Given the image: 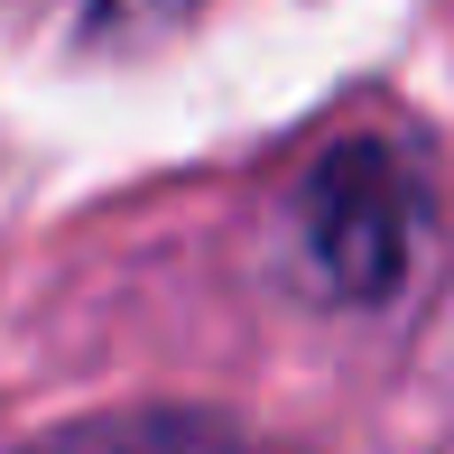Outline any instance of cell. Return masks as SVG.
I'll return each instance as SVG.
<instances>
[{
	"instance_id": "obj_2",
	"label": "cell",
	"mask_w": 454,
	"mask_h": 454,
	"mask_svg": "<svg viewBox=\"0 0 454 454\" xmlns=\"http://www.w3.org/2000/svg\"><path fill=\"white\" fill-rule=\"evenodd\" d=\"M28 454H278V445L241 436L214 408H93V418L47 427Z\"/></svg>"
},
{
	"instance_id": "obj_3",
	"label": "cell",
	"mask_w": 454,
	"mask_h": 454,
	"mask_svg": "<svg viewBox=\"0 0 454 454\" xmlns=\"http://www.w3.org/2000/svg\"><path fill=\"white\" fill-rule=\"evenodd\" d=\"M195 28V0H84V28L74 47L84 56H149L168 37Z\"/></svg>"
},
{
	"instance_id": "obj_1",
	"label": "cell",
	"mask_w": 454,
	"mask_h": 454,
	"mask_svg": "<svg viewBox=\"0 0 454 454\" xmlns=\"http://www.w3.org/2000/svg\"><path fill=\"white\" fill-rule=\"evenodd\" d=\"M297 251L343 306H389L418 270V185L380 139H334L297 176Z\"/></svg>"
}]
</instances>
